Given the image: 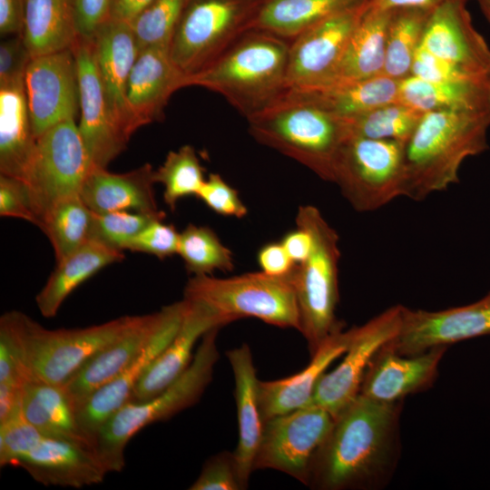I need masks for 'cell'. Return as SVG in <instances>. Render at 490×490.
Returning <instances> with one entry per match:
<instances>
[{"label":"cell","instance_id":"obj_1","mask_svg":"<svg viewBox=\"0 0 490 490\" xmlns=\"http://www.w3.org/2000/svg\"><path fill=\"white\" fill-rule=\"evenodd\" d=\"M402 402L362 395L336 418L316 454L308 485L319 490L376 488L387 480L399 452Z\"/></svg>","mask_w":490,"mask_h":490},{"label":"cell","instance_id":"obj_2","mask_svg":"<svg viewBox=\"0 0 490 490\" xmlns=\"http://www.w3.org/2000/svg\"><path fill=\"white\" fill-rule=\"evenodd\" d=\"M490 112L430 111L404 143L402 196L420 201L459 181L464 161L488 149Z\"/></svg>","mask_w":490,"mask_h":490},{"label":"cell","instance_id":"obj_3","mask_svg":"<svg viewBox=\"0 0 490 490\" xmlns=\"http://www.w3.org/2000/svg\"><path fill=\"white\" fill-rule=\"evenodd\" d=\"M289 45V40L251 28L210 66L188 77V86L222 95L248 119L287 92Z\"/></svg>","mask_w":490,"mask_h":490},{"label":"cell","instance_id":"obj_4","mask_svg":"<svg viewBox=\"0 0 490 490\" xmlns=\"http://www.w3.org/2000/svg\"><path fill=\"white\" fill-rule=\"evenodd\" d=\"M250 135L333 181L340 148L352 135L346 120L287 92L275 103L247 119Z\"/></svg>","mask_w":490,"mask_h":490},{"label":"cell","instance_id":"obj_5","mask_svg":"<svg viewBox=\"0 0 490 490\" xmlns=\"http://www.w3.org/2000/svg\"><path fill=\"white\" fill-rule=\"evenodd\" d=\"M220 328L203 335L190 366L175 382L148 400L125 404L99 429L93 447L108 473L122 470L124 449L141 429L171 418L201 398L211 381L219 359L217 335Z\"/></svg>","mask_w":490,"mask_h":490},{"label":"cell","instance_id":"obj_6","mask_svg":"<svg viewBox=\"0 0 490 490\" xmlns=\"http://www.w3.org/2000/svg\"><path fill=\"white\" fill-rule=\"evenodd\" d=\"M295 221L312 240L308 258L296 264L289 274L299 310V332L306 338L311 356L332 333L341 328L336 318L339 298V238L312 205L300 206Z\"/></svg>","mask_w":490,"mask_h":490},{"label":"cell","instance_id":"obj_7","mask_svg":"<svg viewBox=\"0 0 490 490\" xmlns=\"http://www.w3.org/2000/svg\"><path fill=\"white\" fill-rule=\"evenodd\" d=\"M183 299L207 306L228 323L251 317L279 328L300 329L289 275L274 277L262 271L222 279L197 275L187 281Z\"/></svg>","mask_w":490,"mask_h":490},{"label":"cell","instance_id":"obj_8","mask_svg":"<svg viewBox=\"0 0 490 490\" xmlns=\"http://www.w3.org/2000/svg\"><path fill=\"white\" fill-rule=\"evenodd\" d=\"M124 316L82 328L47 329L17 312L18 334L29 377L65 385L94 355L133 321Z\"/></svg>","mask_w":490,"mask_h":490},{"label":"cell","instance_id":"obj_9","mask_svg":"<svg viewBox=\"0 0 490 490\" xmlns=\"http://www.w3.org/2000/svg\"><path fill=\"white\" fill-rule=\"evenodd\" d=\"M262 3L253 0H188L169 51L188 77L217 60L251 29Z\"/></svg>","mask_w":490,"mask_h":490},{"label":"cell","instance_id":"obj_10","mask_svg":"<svg viewBox=\"0 0 490 490\" xmlns=\"http://www.w3.org/2000/svg\"><path fill=\"white\" fill-rule=\"evenodd\" d=\"M404 143L350 135L338 154L333 181L354 210L372 211L402 196Z\"/></svg>","mask_w":490,"mask_h":490},{"label":"cell","instance_id":"obj_11","mask_svg":"<svg viewBox=\"0 0 490 490\" xmlns=\"http://www.w3.org/2000/svg\"><path fill=\"white\" fill-rule=\"evenodd\" d=\"M93 168L75 120L59 122L37 138L24 182L39 220V228L44 216L54 205L80 195Z\"/></svg>","mask_w":490,"mask_h":490},{"label":"cell","instance_id":"obj_12","mask_svg":"<svg viewBox=\"0 0 490 490\" xmlns=\"http://www.w3.org/2000/svg\"><path fill=\"white\" fill-rule=\"evenodd\" d=\"M333 424V416L314 404L266 420L254 471L277 470L308 485L314 457Z\"/></svg>","mask_w":490,"mask_h":490},{"label":"cell","instance_id":"obj_13","mask_svg":"<svg viewBox=\"0 0 490 490\" xmlns=\"http://www.w3.org/2000/svg\"><path fill=\"white\" fill-rule=\"evenodd\" d=\"M404 306L395 305L359 327L340 364L325 372L318 381L312 404L327 410L336 419L359 395L369 363L398 333Z\"/></svg>","mask_w":490,"mask_h":490},{"label":"cell","instance_id":"obj_14","mask_svg":"<svg viewBox=\"0 0 490 490\" xmlns=\"http://www.w3.org/2000/svg\"><path fill=\"white\" fill-rule=\"evenodd\" d=\"M371 2L331 15L290 41L288 89L319 87L329 82Z\"/></svg>","mask_w":490,"mask_h":490},{"label":"cell","instance_id":"obj_15","mask_svg":"<svg viewBox=\"0 0 490 490\" xmlns=\"http://www.w3.org/2000/svg\"><path fill=\"white\" fill-rule=\"evenodd\" d=\"M24 90L36 139L59 122L75 120L80 100L73 48L32 57L25 71Z\"/></svg>","mask_w":490,"mask_h":490},{"label":"cell","instance_id":"obj_16","mask_svg":"<svg viewBox=\"0 0 490 490\" xmlns=\"http://www.w3.org/2000/svg\"><path fill=\"white\" fill-rule=\"evenodd\" d=\"M490 335V292L461 307L428 311L404 308L401 328L386 347L415 355L436 347Z\"/></svg>","mask_w":490,"mask_h":490},{"label":"cell","instance_id":"obj_17","mask_svg":"<svg viewBox=\"0 0 490 490\" xmlns=\"http://www.w3.org/2000/svg\"><path fill=\"white\" fill-rule=\"evenodd\" d=\"M75 55L80 100V135L94 168L106 169L129 139L113 119L97 70L92 41L78 38Z\"/></svg>","mask_w":490,"mask_h":490},{"label":"cell","instance_id":"obj_18","mask_svg":"<svg viewBox=\"0 0 490 490\" xmlns=\"http://www.w3.org/2000/svg\"><path fill=\"white\" fill-rule=\"evenodd\" d=\"M186 300L162 309V318L140 355L116 377L90 395L76 409L83 431L93 440L96 433L125 404L139 379L176 335L185 314Z\"/></svg>","mask_w":490,"mask_h":490},{"label":"cell","instance_id":"obj_19","mask_svg":"<svg viewBox=\"0 0 490 490\" xmlns=\"http://www.w3.org/2000/svg\"><path fill=\"white\" fill-rule=\"evenodd\" d=\"M466 4L456 0L435 8L420 45L473 74L490 78V48L475 28Z\"/></svg>","mask_w":490,"mask_h":490},{"label":"cell","instance_id":"obj_20","mask_svg":"<svg viewBox=\"0 0 490 490\" xmlns=\"http://www.w3.org/2000/svg\"><path fill=\"white\" fill-rule=\"evenodd\" d=\"M94 58L111 115L128 139L137 130L126 102L127 82L139 54L129 23L110 18L92 40Z\"/></svg>","mask_w":490,"mask_h":490},{"label":"cell","instance_id":"obj_21","mask_svg":"<svg viewBox=\"0 0 490 490\" xmlns=\"http://www.w3.org/2000/svg\"><path fill=\"white\" fill-rule=\"evenodd\" d=\"M13 466L45 486L82 488L102 483L108 473L93 446L44 436Z\"/></svg>","mask_w":490,"mask_h":490},{"label":"cell","instance_id":"obj_22","mask_svg":"<svg viewBox=\"0 0 490 490\" xmlns=\"http://www.w3.org/2000/svg\"><path fill=\"white\" fill-rule=\"evenodd\" d=\"M447 347H436L415 355H402L384 346L375 355L363 377L360 395L395 404L433 385Z\"/></svg>","mask_w":490,"mask_h":490},{"label":"cell","instance_id":"obj_23","mask_svg":"<svg viewBox=\"0 0 490 490\" xmlns=\"http://www.w3.org/2000/svg\"><path fill=\"white\" fill-rule=\"evenodd\" d=\"M185 86L188 76L171 58L169 46L140 50L126 87V102L135 127L162 120L171 96Z\"/></svg>","mask_w":490,"mask_h":490},{"label":"cell","instance_id":"obj_24","mask_svg":"<svg viewBox=\"0 0 490 490\" xmlns=\"http://www.w3.org/2000/svg\"><path fill=\"white\" fill-rule=\"evenodd\" d=\"M185 300V314L176 335L142 374L130 402L148 400L166 389L190 366L196 342L211 329L229 324L207 306Z\"/></svg>","mask_w":490,"mask_h":490},{"label":"cell","instance_id":"obj_25","mask_svg":"<svg viewBox=\"0 0 490 490\" xmlns=\"http://www.w3.org/2000/svg\"><path fill=\"white\" fill-rule=\"evenodd\" d=\"M162 318V310L135 316L132 324L94 355L65 385L76 409L102 386L122 373L148 344Z\"/></svg>","mask_w":490,"mask_h":490},{"label":"cell","instance_id":"obj_26","mask_svg":"<svg viewBox=\"0 0 490 490\" xmlns=\"http://www.w3.org/2000/svg\"><path fill=\"white\" fill-rule=\"evenodd\" d=\"M354 332L355 327L332 333L299 373L276 380H260L259 400L263 421L311 405L318 381L330 364L347 351Z\"/></svg>","mask_w":490,"mask_h":490},{"label":"cell","instance_id":"obj_27","mask_svg":"<svg viewBox=\"0 0 490 490\" xmlns=\"http://www.w3.org/2000/svg\"><path fill=\"white\" fill-rule=\"evenodd\" d=\"M235 382L239 440L233 452L240 481L245 488L254 471V461L262 436L264 421L259 400V379L248 344L228 350Z\"/></svg>","mask_w":490,"mask_h":490},{"label":"cell","instance_id":"obj_28","mask_svg":"<svg viewBox=\"0 0 490 490\" xmlns=\"http://www.w3.org/2000/svg\"><path fill=\"white\" fill-rule=\"evenodd\" d=\"M154 171L146 163L124 173L93 168L80 191L85 205L95 213L135 211L160 214L154 196Z\"/></svg>","mask_w":490,"mask_h":490},{"label":"cell","instance_id":"obj_29","mask_svg":"<svg viewBox=\"0 0 490 490\" xmlns=\"http://www.w3.org/2000/svg\"><path fill=\"white\" fill-rule=\"evenodd\" d=\"M22 410L25 419L44 436L93 447V440L78 423L76 406L64 386L33 377L25 379L22 387Z\"/></svg>","mask_w":490,"mask_h":490},{"label":"cell","instance_id":"obj_30","mask_svg":"<svg viewBox=\"0 0 490 490\" xmlns=\"http://www.w3.org/2000/svg\"><path fill=\"white\" fill-rule=\"evenodd\" d=\"M34 134L24 80L0 85V172L24 181L33 158Z\"/></svg>","mask_w":490,"mask_h":490},{"label":"cell","instance_id":"obj_31","mask_svg":"<svg viewBox=\"0 0 490 490\" xmlns=\"http://www.w3.org/2000/svg\"><path fill=\"white\" fill-rule=\"evenodd\" d=\"M400 81L385 74L356 82L288 89L319 108L349 119L387 103L399 102Z\"/></svg>","mask_w":490,"mask_h":490},{"label":"cell","instance_id":"obj_32","mask_svg":"<svg viewBox=\"0 0 490 490\" xmlns=\"http://www.w3.org/2000/svg\"><path fill=\"white\" fill-rule=\"evenodd\" d=\"M391 14L392 9L375 7L371 2L325 85L361 81L383 74Z\"/></svg>","mask_w":490,"mask_h":490},{"label":"cell","instance_id":"obj_33","mask_svg":"<svg viewBox=\"0 0 490 490\" xmlns=\"http://www.w3.org/2000/svg\"><path fill=\"white\" fill-rule=\"evenodd\" d=\"M122 251L89 240L57 263L56 269L36 295L35 302L45 318L54 317L65 299L103 268L122 260Z\"/></svg>","mask_w":490,"mask_h":490},{"label":"cell","instance_id":"obj_34","mask_svg":"<svg viewBox=\"0 0 490 490\" xmlns=\"http://www.w3.org/2000/svg\"><path fill=\"white\" fill-rule=\"evenodd\" d=\"M23 39L32 57L73 48L78 39L73 0H24Z\"/></svg>","mask_w":490,"mask_h":490},{"label":"cell","instance_id":"obj_35","mask_svg":"<svg viewBox=\"0 0 490 490\" xmlns=\"http://www.w3.org/2000/svg\"><path fill=\"white\" fill-rule=\"evenodd\" d=\"M369 0H266L251 28L291 41L309 28L339 12Z\"/></svg>","mask_w":490,"mask_h":490},{"label":"cell","instance_id":"obj_36","mask_svg":"<svg viewBox=\"0 0 490 490\" xmlns=\"http://www.w3.org/2000/svg\"><path fill=\"white\" fill-rule=\"evenodd\" d=\"M399 100L424 113L441 110L490 112V84L430 82L410 75L400 81Z\"/></svg>","mask_w":490,"mask_h":490},{"label":"cell","instance_id":"obj_37","mask_svg":"<svg viewBox=\"0 0 490 490\" xmlns=\"http://www.w3.org/2000/svg\"><path fill=\"white\" fill-rule=\"evenodd\" d=\"M432 11L418 7L392 9L383 74L399 81L411 75L414 57Z\"/></svg>","mask_w":490,"mask_h":490},{"label":"cell","instance_id":"obj_38","mask_svg":"<svg viewBox=\"0 0 490 490\" xmlns=\"http://www.w3.org/2000/svg\"><path fill=\"white\" fill-rule=\"evenodd\" d=\"M92 220L93 211L80 195L57 202L46 212L40 229L53 246L56 263L90 240Z\"/></svg>","mask_w":490,"mask_h":490},{"label":"cell","instance_id":"obj_39","mask_svg":"<svg viewBox=\"0 0 490 490\" xmlns=\"http://www.w3.org/2000/svg\"><path fill=\"white\" fill-rule=\"evenodd\" d=\"M425 113L402 102L374 108L346 120L352 135L405 143Z\"/></svg>","mask_w":490,"mask_h":490},{"label":"cell","instance_id":"obj_40","mask_svg":"<svg viewBox=\"0 0 490 490\" xmlns=\"http://www.w3.org/2000/svg\"><path fill=\"white\" fill-rule=\"evenodd\" d=\"M177 254L193 276L211 275L215 270L230 271L234 268L231 250L206 226L189 224L180 232Z\"/></svg>","mask_w":490,"mask_h":490},{"label":"cell","instance_id":"obj_41","mask_svg":"<svg viewBox=\"0 0 490 490\" xmlns=\"http://www.w3.org/2000/svg\"><path fill=\"white\" fill-rule=\"evenodd\" d=\"M203 173L194 148L183 145L167 154L163 163L154 171L153 177L155 183L162 184L164 201L174 211L180 200L197 195L205 181Z\"/></svg>","mask_w":490,"mask_h":490},{"label":"cell","instance_id":"obj_42","mask_svg":"<svg viewBox=\"0 0 490 490\" xmlns=\"http://www.w3.org/2000/svg\"><path fill=\"white\" fill-rule=\"evenodd\" d=\"M188 0H154L130 23L139 50L169 46Z\"/></svg>","mask_w":490,"mask_h":490},{"label":"cell","instance_id":"obj_43","mask_svg":"<svg viewBox=\"0 0 490 490\" xmlns=\"http://www.w3.org/2000/svg\"><path fill=\"white\" fill-rule=\"evenodd\" d=\"M160 214L135 211L93 212L90 240L99 242L110 249L122 251L131 240L152 220L164 218Z\"/></svg>","mask_w":490,"mask_h":490},{"label":"cell","instance_id":"obj_44","mask_svg":"<svg viewBox=\"0 0 490 490\" xmlns=\"http://www.w3.org/2000/svg\"><path fill=\"white\" fill-rule=\"evenodd\" d=\"M44 436L22 410V397L9 416L0 422V466H13L18 456L33 448Z\"/></svg>","mask_w":490,"mask_h":490},{"label":"cell","instance_id":"obj_45","mask_svg":"<svg viewBox=\"0 0 490 490\" xmlns=\"http://www.w3.org/2000/svg\"><path fill=\"white\" fill-rule=\"evenodd\" d=\"M190 490H242L233 452L223 451L204 463Z\"/></svg>","mask_w":490,"mask_h":490},{"label":"cell","instance_id":"obj_46","mask_svg":"<svg viewBox=\"0 0 490 490\" xmlns=\"http://www.w3.org/2000/svg\"><path fill=\"white\" fill-rule=\"evenodd\" d=\"M158 218L146 225L129 243L126 250L153 255L160 260L177 254L180 232L173 225Z\"/></svg>","mask_w":490,"mask_h":490},{"label":"cell","instance_id":"obj_47","mask_svg":"<svg viewBox=\"0 0 490 490\" xmlns=\"http://www.w3.org/2000/svg\"><path fill=\"white\" fill-rule=\"evenodd\" d=\"M411 75L430 82H469L490 84V78L473 74L418 47L412 64Z\"/></svg>","mask_w":490,"mask_h":490},{"label":"cell","instance_id":"obj_48","mask_svg":"<svg viewBox=\"0 0 490 490\" xmlns=\"http://www.w3.org/2000/svg\"><path fill=\"white\" fill-rule=\"evenodd\" d=\"M196 197L221 216L243 218L248 213L238 191L218 173H211L205 179Z\"/></svg>","mask_w":490,"mask_h":490},{"label":"cell","instance_id":"obj_49","mask_svg":"<svg viewBox=\"0 0 490 490\" xmlns=\"http://www.w3.org/2000/svg\"><path fill=\"white\" fill-rule=\"evenodd\" d=\"M0 215L22 219L39 227L27 186L23 181L0 175Z\"/></svg>","mask_w":490,"mask_h":490},{"label":"cell","instance_id":"obj_50","mask_svg":"<svg viewBox=\"0 0 490 490\" xmlns=\"http://www.w3.org/2000/svg\"><path fill=\"white\" fill-rule=\"evenodd\" d=\"M32 56L22 34L1 42L0 85L24 80L25 71Z\"/></svg>","mask_w":490,"mask_h":490},{"label":"cell","instance_id":"obj_51","mask_svg":"<svg viewBox=\"0 0 490 490\" xmlns=\"http://www.w3.org/2000/svg\"><path fill=\"white\" fill-rule=\"evenodd\" d=\"M78 38L92 41L110 19L112 0H73Z\"/></svg>","mask_w":490,"mask_h":490},{"label":"cell","instance_id":"obj_52","mask_svg":"<svg viewBox=\"0 0 490 490\" xmlns=\"http://www.w3.org/2000/svg\"><path fill=\"white\" fill-rule=\"evenodd\" d=\"M257 260L261 271L274 277H287L296 266L280 241L262 246Z\"/></svg>","mask_w":490,"mask_h":490},{"label":"cell","instance_id":"obj_53","mask_svg":"<svg viewBox=\"0 0 490 490\" xmlns=\"http://www.w3.org/2000/svg\"><path fill=\"white\" fill-rule=\"evenodd\" d=\"M24 0H0V34H22L24 23Z\"/></svg>","mask_w":490,"mask_h":490},{"label":"cell","instance_id":"obj_54","mask_svg":"<svg viewBox=\"0 0 490 490\" xmlns=\"http://www.w3.org/2000/svg\"><path fill=\"white\" fill-rule=\"evenodd\" d=\"M280 242L295 264H299L308 258L312 246L310 234L298 226L296 230L286 233Z\"/></svg>","mask_w":490,"mask_h":490},{"label":"cell","instance_id":"obj_55","mask_svg":"<svg viewBox=\"0 0 490 490\" xmlns=\"http://www.w3.org/2000/svg\"><path fill=\"white\" fill-rule=\"evenodd\" d=\"M154 0H112L110 18L132 23Z\"/></svg>","mask_w":490,"mask_h":490},{"label":"cell","instance_id":"obj_56","mask_svg":"<svg viewBox=\"0 0 490 490\" xmlns=\"http://www.w3.org/2000/svg\"><path fill=\"white\" fill-rule=\"evenodd\" d=\"M456 0H373L372 5L382 9H395L399 7H418L434 10L439 5ZM468 2L470 0H459Z\"/></svg>","mask_w":490,"mask_h":490},{"label":"cell","instance_id":"obj_57","mask_svg":"<svg viewBox=\"0 0 490 490\" xmlns=\"http://www.w3.org/2000/svg\"><path fill=\"white\" fill-rule=\"evenodd\" d=\"M482 13L485 18L490 22V0H476Z\"/></svg>","mask_w":490,"mask_h":490},{"label":"cell","instance_id":"obj_58","mask_svg":"<svg viewBox=\"0 0 490 490\" xmlns=\"http://www.w3.org/2000/svg\"><path fill=\"white\" fill-rule=\"evenodd\" d=\"M253 1H257V2L263 3V2L266 1V0H253Z\"/></svg>","mask_w":490,"mask_h":490}]
</instances>
